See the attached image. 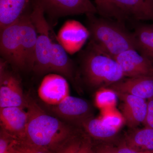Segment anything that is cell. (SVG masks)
<instances>
[{
	"label": "cell",
	"instance_id": "1",
	"mask_svg": "<svg viewBox=\"0 0 153 153\" xmlns=\"http://www.w3.org/2000/svg\"><path fill=\"white\" fill-rule=\"evenodd\" d=\"M28 120L24 140L57 153L77 135L73 127L50 115L32 97L27 96Z\"/></svg>",
	"mask_w": 153,
	"mask_h": 153
},
{
	"label": "cell",
	"instance_id": "2",
	"mask_svg": "<svg viewBox=\"0 0 153 153\" xmlns=\"http://www.w3.org/2000/svg\"><path fill=\"white\" fill-rule=\"evenodd\" d=\"M94 15H86L91 45L113 58L129 49L137 50L133 33L117 23L97 18Z\"/></svg>",
	"mask_w": 153,
	"mask_h": 153
},
{
	"label": "cell",
	"instance_id": "3",
	"mask_svg": "<svg viewBox=\"0 0 153 153\" xmlns=\"http://www.w3.org/2000/svg\"><path fill=\"white\" fill-rule=\"evenodd\" d=\"M83 57L82 72L85 81L94 88L108 87L124 77L120 66L113 57L92 45Z\"/></svg>",
	"mask_w": 153,
	"mask_h": 153
},
{
	"label": "cell",
	"instance_id": "4",
	"mask_svg": "<svg viewBox=\"0 0 153 153\" xmlns=\"http://www.w3.org/2000/svg\"><path fill=\"white\" fill-rule=\"evenodd\" d=\"M30 17L37 32L36 56L33 71L37 74L50 72V62L52 41L49 25L45 17V11L38 0H35Z\"/></svg>",
	"mask_w": 153,
	"mask_h": 153
},
{
	"label": "cell",
	"instance_id": "5",
	"mask_svg": "<svg viewBox=\"0 0 153 153\" xmlns=\"http://www.w3.org/2000/svg\"><path fill=\"white\" fill-rule=\"evenodd\" d=\"M25 45L21 32L20 19L1 30L0 52L2 59L8 63L23 69Z\"/></svg>",
	"mask_w": 153,
	"mask_h": 153
},
{
	"label": "cell",
	"instance_id": "6",
	"mask_svg": "<svg viewBox=\"0 0 153 153\" xmlns=\"http://www.w3.org/2000/svg\"><path fill=\"white\" fill-rule=\"evenodd\" d=\"M7 63H0V108L19 107L27 108V96L23 92L19 78L6 69Z\"/></svg>",
	"mask_w": 153,
	"mask_h": 153
},
{
	"label": "cell",
	"instance_id": "7",
	"mask_svg": "<svg viewBox=\"0 0 153 153\" xmlns=\"http://www.w3.org/2000/svg\"><path fill=\"white\" fill-rule=\"evenodd\" d=\"M45 13L53 17L97 13L90 0H38Z\"/></svg>",
	"mask_w": 153,
	"mask_h": 153
},
{
	"label": "cell",
	"instance_id": "8",
	"mask_svg": "<svg viewBox=\"0 0 153 153\" xmlns=\"http://www.w3.org/2000/svg\"><path fill=\"white\" fill-rule=\"evenodd\" d=\"M89 37L88 28L78 21L70 20L63 24L56 39L68 54L73 55L80 50Z\"/></svg>",
	"mask_w": 153,
	"mask_h": 153
},
{
	"label": "cell",
	"instance_id": "9",
	"mask_svg": "<svg viewBox=\"0 0 153 153\" xmlns=\"http://www.w3.org/2000/svg\"><path fill=\"white\" fill-rule=\"evenodd\" d=\"M49 106L52 113L59 118L79 126L91 116V106L87 101L70 95L57 105Z\"/></svg>",
	"mask_w": 153,
	"mask_h": 153
},
{
	"label": "cell",
	"instance_id": "10",
	"mask_svg": "<svg viewBox=\"0 0 153 153\" xmlns=\"http://www.w3.org/2000/svg\"><path fill=\"white\" fill-rule=\"evenodd\" d=\"M114 59L120 66L125 76H153V63L135 49L124 51Z\"/></svg>",
	"mask_w": 153,
	"mask_h": 153
},
{
	"label": "cell",
	"instance_id": "11",
	"mask_svg": "<svg viewBox=\"0 0 153 153\" xmlns=\"http://www.w3.org/2000/svg\"><path fill=\"white\" fill-rule=\"evenodd\" d=\"M40 99L49 106L57 105L69 95V87L66 78L57 74L46 75L38 89Z\"/></svg>",
	"mask_w": 153,
	"mask_h": 153
},
{
	"label": "cell",
	"instance_id": "12",
	"mask_svg": "<svg viewBox=\"0 0 153 153\" xmlns=\"http://www.w3.org/2000/svg\"><path fill=\"white\" fill-rule=\"evenodd\" d=\"M28 120L27 109L19 107L0 108L1 130L20 140H24Z\"/></svg>",
	"mask_w": 153,
	"mask_h": 153
},
{
	"label": "cell",
	"instance_id": "13",
	"mask_svg": "<svg viewBox=\"0 0 153 153\" xmlns=\"http://www.w3.org/2000/svg\"><path fill=\"white\" fill-rule=\"evenodd\" d=\"M117 93L122 102V114L126 124L131 129L144 124L147 112L146 100L127 94Z\"/></svg>",
	"mask_w": 153,
	"mask_h": 153
},
{
	"label": "cell",
	"instance_id": "14",
	"mask_svg": "<svg viewBox=\"0 0 153 153\" xmlns=\"http://www.w3.org/2000/svg\"><path fill=\"white\" fill-rule=\"evenodd\" d=\"M108 87L117 93L127 94L149 100L153 97V76L128 77Z\"/></svg>",
	"mask_w": 153,
	"mask_h": 153
},
{
	"label": "cell",
	"instance_id": "15",
	"mask_svg": "<svg viewBox=\"0 0 153 153\" xmlns=\"http://www.w3.org/2000/svg\"><path fill=\"white\" fill-rule=\"evenodd\" d=\"M68 53L58 41L52 42L50 62V71L68 78L75 83L74 65Z\"/></svg>",
	"mask_w": 153,
	"mask_h": 153
},
{
	"label": "cell",
	"instance_id": "16",
	"mask_svg": "<svg viewBox=\"0 0 153 153\" xmlns=\"http://www.w3.org/2000/svg\"><path fill=\"white\" fill-rule=\"evenodd\" d=\"M125 17L131 16L138 20L153 21L152 0H113Z\"/></svg>",
	"mask_w": 153,
	"mask_h": 153
},
{
	"label": "cell",
	"instance_id": "17",
	"mask_svg": "<svg viewBox=\"0 0 153 153\" xmlns=\"http://www.w3.org/2000/svg\"><path fill=\"white\" fill-rule=\"evenodd\" d=\"M30 0H0V30L18 20L24 14Z\"/></svg>",
	"mask_w": 153,
	"mask_h": 153
},
{
	"label": "cell",
	"instance_id": "18",
	"mask_svg": "<svg viewBox=\"0 0 153 153\" xmlns=\"http://www.w3.org/2000/svg\"><path fill=\"white\" fill-rule=\"evenodd\" d=\"M80 126L91 138L101 141L108 142L114 139L119 130L106 125L100 117L88 118Z\"/></svg>",
	"mask_w": 153,
	"mask_h": 153
},
{
	"label": "cell",
	"instance_id": "19",
	"mask_svg": "<svg viewBox=\"0 0 153 153\" xmlns=\"http://www.w3.org/2000/svg\"><path fill=\"white\" fill-rule=\"evenodd\" d=\"M131 129L124 140L127 146L134 150L153 152V129L145 126Z\"/></svg>",
	"mask_w": 153,
	"mask_h": 153
},
{
	"label": "cell",
	"instance_id": "20",
	"mask_svg": "<svg viewBox=\"0 0 153 153\" xmlns=\"http://www.w3.org/2000/svg\"><path fill=\"white\" fill-rule=\"evenodd\" d=\"M133 34L137 51L153 63V25L140 26Z\"/></svg>",
	"mask_w": 153,
	"mask_h": 153
},
{
	"label": "cell",
	"instance_id": "21",
	"mask_svg": "<svg viewBox=\"0 0 153 153\" xmlns=\"http://www.w3.org/2000/svg\"><path fill=\"white\" fill-rule=\"evenodd\" d=\"M117 92L109 87L100 88L94 97L96 106L100 110L116 107L117 102Z\"/></svg>",
	"mask_w": 153,
	"mask_h": 153
},
{
	"label": "cell",
	"instance_id": "22",
	"mask_svg": "<svg viewBox=\"0 0 153 153\" xmlns=\"http://www.w3.org/2000/svg\"><path fill=\"white\" fill-rule=\"evenodd\" d=\"M97 13L105 18H114L122 20L125 18L117 8L113 0H94Z\"/></svg>",
	"mask_w": 153,
	"mask_h": 153
},
{
	"label": "cell",
	"instance_id": "23",
	"mask_svg": "<svg viewBox=\"0 0 153 153\" xmlns=\"http://www.w3.org/2000/svg\"><path fill=\"white\" fill-rule=\"evenodd\" d=\"M99 117L106 125L119 130L124 124L125 123L122 114L117 110L116 107L101 110L100 116Z\"/></svg>",
	"mask_w": 153,
	"mask_h": 153
},
{
	"label": "cell",
	"instance_id": "24",
	"mask_svg": "<svg viewBox=\"0 0 153 153\" xmlns=\"http://www.w3.org/2000/svg\"><path fill=\"white\" fill-rule=\"evenodd\" d=\"M13 153H52L45 148L37 146L25 140H17L13 149Z\"/></svg>",
	"mask_w": 153,
	"mask_h": 153
},
{
	"label": "cell",
	"instance_id": "25",
	"mask_svg": "<svg viewBox=\"0 0 153 153\" xmlns=\"http://www.w3.org/2000/svg\"><path fill=\"white\" fill-rule=\"evenodd\" d=\"M16 139L1 130L0 131V153H13Z\"/></svg>",
	"mask_w": 153,
	"mask_h": 153
},
{
	"label": "cell",
	"instance_id": "26",
	"mask_svg": "<svg viewBox=\"0 0 153 153\" xmlns=\"http://www.w3.org/2000/svg\"><path fill=\"white\" fill-rule=\"evenodd\" d=\"M81 141L82 138L77 135L67 142L57 153H78Z\"/></svg>",
	"mask_w": 153,
	"mask_h": 153
},
{
	"label": "cell",
	"instance_id": "27",
	"mask_svg": "<svg viewBox=\"0 0 153 153\" xmlns=\"http://www.w3.org/2000/svg\"><path fill=\"white\" fill-rule=\"evenodd\" d=\"M93 149L91 138L88 135H84L82 137L78 153H93Z\"/></svg>",
	"mask_w": 153,
	"mask_h": 153
},
{
	"label": "cell",
	"instance_id": "28",
	"mask_svg": "<svg viewBox=\"0 0 153 153\" xmlns=\"http://www.w3.org/2000/svg\"><path fill=\"white\" fill-rule=\"evenodd\" d=\"M144 125L153 129V97L148 100L147 112Z\"/></svg>",
	"mask_w": 153,
	"mask_h": 153
},
{
	"label": "cell",
	"instance_id": "29",
	"mask_svg": "<svg viewBox=\"0 0 153 153\" xmlns=\"http://www.w3.org/2000/svg\"><path fill=\"white\" fill-rule=\"evenodd\" d=\"M93 153H117V147L110 144H103L93 149Z\"/></svg>",
	"mask_w": 153,
	"mask_h": 153
},
{
	"label": "cell",
	"instance_id": "30",
	"mask_svg": "<svg viewBox=\"0 0 153 153\" xmlns=\"http://www.w3.org/2000/svg\"><path fill=\"white\" fill-rule=\"evenodd\" d=\"M117 149V153H153V152H139L134 150L127 146L124 140L119 144Z\"/></svg>",
	"mask_w": 153,
	"mask_h": 153
},
{
	"label": "cell",
	"instance_id": "31",
	"mask_svg": "<svg viewBox=\"0 0 153 153\" xmlns=\"http://www.w3.org/2000/svg\"><path fill=\"white\" fill-rule=\"evenodd\" d=\"M152 1H153V0H152Z\"/></svg>",
	"mask_w": 153,
	"mask_h": 153
}]
</instances>
